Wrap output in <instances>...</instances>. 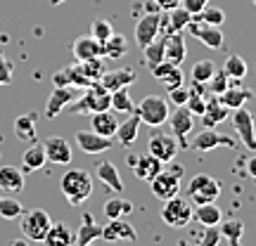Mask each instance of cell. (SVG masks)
Instances as JSON below:
<instances>
[{"label":"cell","instance_id":"obj_55","mask_svg":"<svg viewBox=\"0 0 256 246\" xmlns=\"http://www.w3.org/2000/svg\"><path fill=\"white\" fill-rule=\"evenodd\" d=\"M62 2H66V0H50V5H52V7H57V5H62Z\"/></svg>","mask_w":256,"mask_h":246},{"label":"cell","instance_id":"obj_24","mask_svg":"<svg viewBox=\"0 0 256 246\" xmlns=\"http://www.w3.org/2000/svg\"><path fill=\"white\" fill-rule=\"evenodd\" d=\"M230 109L228 107H223L218 100V95H214L209 102H206V107H204V114H202V126L204 128H216L218 123H223V121L228 119Z\"/></svg>","mask_w":256,"mask_h":246},{"label":"cell","instance_id":"obj_11","mask_svg":"<svg viewBox=\"0 0 256 246\" xmlns=\"http://www.w3.org/2000/svg\"><path fill=\"white\" fill-rule=\"evenodd\" d=\"M168 123H171L174 137L178 140L180 149H185L188 147V135L192 133V126H194V116L190 114L188 107H176L174 114H168Z\"/></svg>","mask_w":256,"mask_h":246},{"label":"cell","instance_id":"obj_56","mask_svg":"<svg viewBox=\"0 0 256 246\" xmlns=\"http://www.w3.org/2000/svg\"><path fill=\"white\" fill-rule=\"evenodd\" d=\"M252 2H254V5H256V0H252Z\"/></svg>","mask_w":256,"mask_h":246},{"label":"cell","instance_id":"obj_9","mask_svg":"<svg viewBox=\"0 0 256 246\" xmlns=\"http://www.w3.org/2000/svg\"><path fill=\"white\" fill-rule=\"evenodd\" d=\"M232 128L240 135L242 145L247 147L249 152H256V130H254V116L252 111H247L244 107L232 109Z\"/></svg>","mask_w":256,"mask_h":246},{"label":"cell","instance_id":"obj_52","mask_svg":"<svg viewBox=\"0 0 256 246\" xmlns=\"http://www.w3.org/2000/svg\"><path fill=\"white\" fill-rule=\"evenodd\" d=\"M247 173L256 180V154H254V156H249V161H247Z\"/></svg>","mask_w":256,"mask_h":246},{"label":"cell","instance_id":"obj_54","mask_svg":"<svg viewBox=\"0 0 256 246\" xmlns=\"http://www.w3.org/2000/svg\"><path fill=\"white\" fill-rule=\"evenodd\" d=\"M12 246H28V239L24 237V239H14V242H12Z\"/></svg>","mask_w":256,"mask_h":246},{"label":"cell","instance_id":"obj_53","mask_svg":"<svg viewBox=\"0 0 256 246\" xmlns=\"http://www.w3.org/2000/svg\"><path fill=\"white\" fill-rule=\"evenodd\" d=\"M168 171H171V173H174V175H178V178H183V173H185V168H183V166H180V164H174V166H171V168H168Z\"/></svg>","mask_w":256,"mask_h":246},{"label":"cell","instance_id":"obj_32","mask_svg":"<svg viewBox=\"0 0 256 246\" xmlns=\"http://www.w3.org/2000/svg\"><path fill=\"white\" fill-rule=\"evenodd\" d=\"M36 121H38L36 111H28L24 116L14 119V135L19 140H26V142H36Z\"/></svg>","mask_w":256,"mask_h":246},{"label":"cell","instance_id":"obj_18","mask_svg":"<svg viewBox=\"0 0 256 246\" xmlns=\"http://www.w3.org/2000/svg\"><path fill=\"white\" fill-rule=\"evenodd\" d=\"M102 239L104 242H116V239H126V242H138V232L136 228L126 223L124 218H116V220H110V225L102 228Z\"/></svg>","mask_w":256,"mask_h":246},{"label":"cell","instance_id":"obj_19","mask_svg":"<svg viewBox=\"0 0 256 246\" xmlns=\"http://www.w3.org/2000/svg\"><path fill=\"white\" fill-rule=\"evenodd\" d=\"M138 81V76L133 69H116V71H104L100 76V85L104 90H119V88H128Z\"/></svg>","mask_w":256,"mask_h":246},{"label":"cell","instance_id":"obj_33","mask_svg":"<svg viewBox=\"0 0 256 246\" xmlns=\"http://www.w3.org/2000/svg\"><path fill=\"white\" fill-rule=\"evenodd\" d=\"M128 52V38L124 33H112L104 43H102V57L107 59H119V57H126Z\"/></svg>","mask_w":256,"mask_h":246},{"label":"cell","instance_id":"obj_45","mask_svg":"<svg viewBox=\"0 0 256 246\" xmlns=\"http://www.w3.org/2000/svg\"><path fill=\"white\" fill-rule=\"evenodd\" d=\"M81 69H83V73H86V76H88V78H90L92 83L100 81V76H102L104 71H107L100 57H98V59H88V62H81Z\"/></svg>","mask_w":256,"mask_h":246},{"label":"cell","instance_id":"obj_12","mask_svg":"<svg viewBox=\"0 0 256 246\" xmlns=\"http://www.w3.org/2000/svg\"><path fill=\"white\" fill-rule=\"evenodd\" d=\"M188 31H190V33L197 38L200 43H204L206 47H211V50H220V47H223V43H226L218 26L204 24V21H200V19H194V17H192V21L188 24Z\"/></svg>","mask_w":256,"mask_h":246},{"label":"cell","instance_id":"obj_51","mask_svg":"<svg viewBox=\"0 0 256 246\" xmlns=\"http://www.w3.org/2000/svg\"><path fill=\"white\" fill-rule=\"evenodd\" d=\"M159 9H164V12H168V9H174L180 5V0H152Z\"/></svg>","mask_w":256,"mask_h":246},{"label":"cell","instance_id":"obj_42","mask_svg":"<svg viewBox=\"0 0 256 246\" xmlns=\"http://www.w3.org/2000/svg\"><path fill=\"white\" fill-rule=\"evenodd\" d=\"M194 19H200V21H204V24H211V26H220V24L226 21V12H223L220 7H211V5H206L200 14H194Z\"/></svg>","mask_w":256,"mask_h":246},{"label":"cell","instance_id":"obj_20","mask_svg":"<svg viewBox=\"0 0 256 246\" xmlns=\"http://www.w3.org/2000/svg\"><path fill=\"white\" fill-rule=\"evenodd\" d=\"M74 97H76V95H74L72 88H55L52 95L48 97L46 111H43L46 119H57V116H60V114H62V111L74 102Z\"/></svg>","mask_w":256,"mask_h":246},{"label":"cell","instance_id":"obj_22","mask_svg":"<svg viewBox=\"0 0 256 246\" xmlns=\"http://www.w3.org/2000/svg\"><path fill=\"white\" fill-rule=\"evenodd\" d=\"M185 57H188V47H185L183 33H168L164 38V59L176 64V66H180Z\"/></svg>","mask_w":256,"mask_h":246},{"label":"cell","instance_id":"obj_28","mask_svg":"<svg viewBox=\"0 0 256 246\" xmlns=\"http://www.w3.org/2000/svg\"><path fill=\"white\" fill-rule=\"evenodd\" d=\"M46 164H48V159H46V152H43L40 142H34L28 149H24V154H22V173L40 171Z\"/></svg>","mask_w":256,"mask_h":246},{"label":"cell","instance_id":"obj_31","mask_svg":"<svg viewBox=\"0 0 256 246\" xmlns=\"http://www.w3.org/2000/svg\"><path fill=\"white\" fill-rule=\"evenodd\" d=\"M192 218L197 220L200 225H204V228H214V225H218L220 220H223V213H220V209L216 206V201H211V204L194 206V209H192Z\"/></svg>","mask_w":256,"mask_h":246},{"label":"cell","instance_id":"obj_29","mask_svg":"<svg viewBox=\"0 0 256 246\" xmlns=\"http://www.w3.org/2000/svg\"><path fill=\"white\" fill-rule=\"evenodd\" d=\"M95 175H98V180H100L102 185H107L112 192L121 194V190H124V180H121L119 171H116V166L112 164V161H102V164L95 168Z\"/></svg>","mask_w":256,"mask_h":246},{"label":"cell","instance_id":"obj_21","mask_svg":"<svg viewBox=\"0 0 256 246\" xmlns=\"http://www.w3.org/2000/svg\"><path fill=\"white\" fill-rule=\"evenodd\" d=\"M43 244L46 246H74L76 244V232L66 223H52L50 230H48L46 239H43Z\"/></svg>","mask_w":256,"mask_h":246},{"label":"cell","instance_id":"obj_57","mask_svg":"<svg viewBox=\"0 0 256 246\" xmlns=\"http://www.w3.org/2000/svg\"><path fill=\"white\" fill-rule=\"evenodd\" d=\"M86 246H92V244H86Z\"/></svg>","mask_w":256,"mask_h":246},{"label":"cell","instance_id":"obj_16","mask_svg":"<svg viewBox=\"0 0 256 246\" xmlns=\"http://www.w3.org/2000/svg\"><path fill=\"white\" fill-rule=\"evenodd\" d=\"M72 52H74V57H76V62L98 59V57H102V43L98 38H92L90 33H88V36H78L74 40Z\"/></svg>","mask_w":256,"mask_h":246},{"label":"cell","instance_id":"obj_14","mask_svg":"<svg viewBox=\"0 0 256 246\" xmlns=\"http://www.w3.org/2000/svg\"><path fill=\"white\" fill-rule=\"evenodd\" d=\"M76 145L81 147L83 154H100V152H107V149L114 147V140L100 135L95 130H78L76 133Z\"/></svg>","mask_w":256,"mask_h":246},{"label":"cell","instance_id":"obj_43","mask_svg":"<svg viewBox=\"0 0 256 246\" xmlns=\"http://www.w3.org/2000/svg\"><path fill=\"white\" fill-rule=\"evenodd\" d=\"M112 33H114V26H112L107 19H92V24H90V36L92 38H98L100 43H104Z\"/></svg>","mask_w":256,"mask_h":246},{"label":"cell","instance_id":"obj_8","mask_svg":"<svg viewBox=\"0 0 256 246\" xmlns=\"http://www.w3.org/2000/svg\"><path fill=\"white\" fill-rule=\"evenodd\" d=\"M147 152L152 156H156L162 164H171L176 159V154L180 152V145L174 135H166V133H154L147 142Z\"/></svg>","mask_w":256,"mask_h":246},{"label":"cell","instance_id":"obj_25","mask_svg":"<svg viewBox=\"0 0 256 246\" xmlns=\"http://www.w3.org/2000/svg\"><path fill=\"white\" fill-rule=\"evenodd\" d=\"M162 168H164V164H162L156 156H152L150 152H147V154H142V156H138L136 159V164H133V173H136V178L150 183V180H152Z\"/></svg>","mask_w":256,"mask_h":246},{"label":"cell","instance_id":"obj_23","mask_svg":"<svg viewBox=\"0 0 256 246\" xmlns=\"http://www.w3.org/2000/svg\"><path fill=\"white\" fill-rule=\"evenodd\" d=\"M0 192H5V194L24 192V173H22V168L0 166Z\"/></svg>","mask_w":256,"mask_h":246},{"label":"cell","instance_id":"obj_34","mask_svg":"<svg viewBox=\"0 0 256 246\" xmlns=\"http://www.w3.org/2000/svg\"><path fill=\"white\" fill-rule=\"evenodd\" d=\"M218 100L223 107H228L230 111L232 109H240V107H244V102L252 100V90H247V88H232L230 85L226 92H220Z\"/></svg>","mask_w":256,"mask_h":246},{"label":"cell","instance_id":"obj_15","mask_svg":"<svg viewBox=\"0 0 256 246\" xmlns=\"http://www.w3.org/2000/svg\"><path fill=\"white\" fill-rule=\"evenodd\" d=\"M43 152H46L48 164H57V166H66L72 161V147L64 137H48L43 140Z\"/></svg>","mask_w":256,"mask_h":246},{"label":"cell","instance_id":"obj_5","mask_svg":"<svg viewBox=\"0 0 256 246\" xmlns=\"http://www.w3.org/2000/svg\"><path fill=\"white\" fill-rule=\"evenodd\" d=\"M188 197L190 201H194V206L200 204H211L220 197V183L209 173H200L194 175L188 185Z\"/></svg>","mask_w":256,"mask_h":246},{"label":"cell","instance_id":"obj_10","mask_svg":"<svg viewBox=\"0 0 256 246\" xmlns=\"http://www.w3.org/2000/svg\"><path fill=\"white\" fill-rule=\"evenodd\" d=\"M150 190H152V194H154L156 199H174V197H178L180 194V178L178 175H174L171 171H159V173L150 180Z\"/></svg>","mask_w":256,"mask_h":246},{"label":"cell","instance_id":"obj_48","mask_svg":"<svg viewBox=\"0 0 256 246\" xmlns=\"http://www.w3.org/2000/svg\"><path fill=\"white\" fill-rule=\"evenodd\" d=\"M52 83H55V88H72L69 66H66V69H62V71H55V73H52Z\"/></svg>","mask_w":256,"mask_h":246},{"label":"cell","instance_id":"obj_39","mask_svg":"<svg viewBox=\"0 0 256 246\" xmlns=\"http://www.w3.org/2000/svg\"><path fill=\"white\" fill-rule=\"evenodd\" d=\"M214 71H216V64L211 62V59H200V62L192 64V83H206L211 81V76H214Z\"/></svg>","mask_w":256,"mask_h":246},{"label":"cell","instance_id":"obj_4","mask_svg":"<svg viewBox=\"0 0 256 246\" xmlns=\"http://www.w3.org/2000/svg\"><path fill=\"white\" fill-rule=\"evenodd\" d=\"M19 228H22V235L28 239V242H43L48 235V230L52 225V218L50 213H46L43 209H34V211H24L19 216Z\"/></svg>","mask_w":256,"mask_h":246},{"label":"cell","instance_id":"obj_26","mask_svg":"<svg viewBox=\"0 0 256 246\" xmlns=\"http://www.w3.org/2000/svg\"><path fill=\"white\" fill-rule=\"evenodd\" d=\"M95 239H102V228L95 223L92 213H83L81 218V228L76 230V244L78 246H86V244H92Z\"/></svg>","mask_w":256,"mask_h":246},{"label":"cell","instance_id":"obj_37","mask_svg":"<svg viewBox=\"0 0 256 246\" xmlns=\"http://www.w3.org/2000/svg\"><path fill=\"white\" fill-rule=\"evenodd\" d=\"M220 237H226L230 242V246H240L242 244V235H244V225H242V220H220Z\"/></svg>","mask_w":256,"mask_h":246},{"label":"cell","instance_id":"obj_6","mask_svg":"<svg viewBox=\"0 0 256 246\" xmlns=\"http://www.w3.org/2000/svg\"><path fill=\"white\" fill-rule=\"evenodd\" d=\"M162 220L174 230H180V228H185V225H190V220H192L190 199H180V197L166 199L164 209H162Z\"/></svg>","mask_w":256,"mask_h":246},{"label":"cell","instance_id":"obj_3","mask_svg":"<svg viewBox=\"0 0 256 246\" xmlns=\"http://www.w3.org/2000/svg\"><path fill=\"white\" fill-rule=\"evenodd\" d=\"M136 114L140 116L142 123H147V126H152V128H159L168 121L171 109H168V102L162 95H147L145 100L136 107Z\"/></svg>","mask_w":256,"mask_h":246},{"label":"cell","instance_id":"obj_1","mask_svg":"<svg viewBox=\"0 0 256 246\" xmlns=\"http://www.w3.org/2000/svg\"><path fill=\"white\" fill-rule=\"evenodd\" d=\"M60 190H62V194L66 197V201H69L72 206H81L83 201L92 194L90 173L83 171V168H72V171H66V173L62 175V180H60Z\"/></svg>","mask_w":256,"mask_h":246},{"label":"cell","instance_id":"obj_35","mask_svg":"<svg viewBox=\"0 0 256 246\" xmlns=\"http://www.w3.org/2000/svg\"><path fill=\"white\" fill-rule=\"evenodd\" d=\"M128 213H133V204L121 197H112V199L104 201V216L107 220H116V218H124Z\"/></svg>","mask_w":256,"mask_h":246},{"label":"cell","instance_id":"obj_40","mask_svg":"<svg viewBox=\"0 0 256 246\" xmlns=\"http://www.w3.org/2000/svg\"><path fill=\"white\" fill-rule=\"evenodd\" d=\"M223 71L228 73L230 81H242L247 76V62L240 55H230L226 59V64H223Z\"/></svg>","mask_w":256,"mask_h":246},{"label":"cell","instance_id":"obj_2","mask_svg":"<svg viewBox=\"0 0 256 246\" xmlns=\"http://www.w3.org/2000/svg\"><path fill=\"white\" fill-rule=\"evenodd\" d=\"M69 111H86V114H95V111H104V109H112V95L110 90H104L100 85V81L90 83L86 92L81 95L78 102H72Z\"/></svg>","mask_w":256,"mask_h":246},{"label":"cell","instance_id":"obj_46","mask_svg":"<svg viewBox=\"0 0 256 246\" xmlns=\"http://www.w3.org/2000/svg\"><path fill=\"white\" fill-rule=\"evenodd\" d=\"M220 230L218 225H214V228H204V232H202L200 242H197V246H218L220 242Z\"/></svg>","mask_w":256,"mask_h":246},{"label":"cell","instance_id":"obj_47","mask_svg":"<svg viewBox=\"0 0 256 246\" xmlns=\"http://www.w3.org/2000/svg\"><path fill=\"white\" fill-rule=\"evenodd\" d=\"M14 78V66L5 55H0V88L2 85H10Z\"/></svg>","mask_w":256,"mask_h":246},{"label":"cell","instance_id":"obj_36","mask_svg":"<svg viewBox=\"0 0 256 246\" xmlns=\"http://www.w3.org/2000/svg\"><path fill=\"white\" fill-rule=\"evenodd\" d=\"M164 38L166 36H156L152 43H147L142 47V55H145V66L147 69H152L154 64L164 62Z\"/></svg>","mask_w":256,"mask_h":246},{"label":"cell","instance_id":"obj_41","mask_svg":"<svg viewBox=\"0 0 256 246\" xmlns=\"http://www.w3.org/2000/svg\"><path fill=\"white\" fill-rule=\"evenodd\" d=\"M112 95V109L114 111H121V114H130V111H136V104L130 100V92L128 88H119V90L110 92Z\"/></svg>","mask_w":256,"mask_h":246},{"label":"cell","instance_id":"obj_7","mask_svg":"<svg viewBox=\"0 0 256 246\" xmlns=\"http://www.w3.org/2000/svg\"><path fill=\"white\" fill-rule=\"evenodd\" d=\"M192 152H211V149H216V147H230V149H235V140L228 135H223L218 133L216 128H202L197 137L188 142Z\"/></svg>","mask_w":256,"mask_h":246},{"label":"cell","instance_id":"obj_49","mask_svg":"<svg viewBox=\"0 0 256 246\" xmlns=\"http://www.w3.org/2000/svg\"><path fill=\"white\" fill-rule=\"evenodd\" d=\"M168 100L174 102L176 107H185V102H188V90H185L183 85H178L174 90H168Z\"/></svg>","mask_w":256,"mask_h":246},{"label":"cell","instance_id":"obj_30","mask_svg":"<svg viewBox=\"0 0 256 246\" xmlns=\"http://www.w3.org/2000/svg\"><path fill=\"white\" fill-rule=\"evenodd\" d=\"M140 126H142L140 116H138L136 111H130V116H128L124 123H119V126H116V133H114V135L119 137V142L124 147H130L138 140V130H140Z\"/></svg>","mask_w":256,"mask_h":246},{"label":"cell","instance_id":"obj_50","mask_svg":"<svg viewBox=\"0 0 256 246\" xmlns=\"http://www.w3.org/2000/svg\"><path fill=\"white\" fill-rule=\"evenodd\" d=\"M180 5H183V7L190 12L192 17H194V14H200L202 9L209 5V0H180Z\"/></svg>","mask_w":256,"mask_h":246},{"label":"cell","instance_id":"obj_17","mask_svg":"<svg viewBox=\"0 0 256 246\" xmlns=\"http://www.w3.org/2000/svg\"><path fill=\"white\" fill-rule=\"evenodd\" d=\"M152 76H154L156 81H162L166 85V90H174V88H178V85H183V71H180V66H176V64L171 62H159L154 64L152 69Z\"/></svg>","mask_w":256,"mask_h":246},{"label":"cell","instance_id":"obj_13","mask_svg":"<svg viewBox=\"0 0 256 246\" xmlns=\"http://www.w3.org/2000/svg\"><path fill=\"white\" fill-rule=\"evenodd\" d=\"M159 28H162V14H159V9L142 14L136 24V43L140 47H145L147 43H152L159 36Z\"/></svg>","mask_w":256,"mask_h":246},{"label":"cell","instance_id":"obj_27","mask_svg":"<svg viewBox=\"0 0 256 246\" xmlns=\"http://www.w3.org/2000/svg\"><path fill=\"white\" fill-rule=\"evenodd\" d=\"M90 121H92V130L100 133V135H104V137H114L116 126H119V119H116V111L114 109L95 111Z\"/></svg>","mask_w":256,"mask_h":246},{"label":"cell","instance_id":"obj_38","mask_svg":"<svg viewBox=\"0 0 256 246\" xmlns=\"http://www.w3.org/2000/svg\"><path fill=\"white\" fill-rule=\"evenodd\" d=\"M24 213V206L19 204L14 197H10L5 192H0V218L5 220H14Z\"/></svg>","mask_w":256,"mask_h":246},{"label":"cell","instance_id":"obj_44","mask_svg":"<svg viewBox=\"0 0 256 246\" xmlns=\"http://www.w3.org/2000/svg\"><path fill=\"white\" fill-rule=\"evenodd\" d=\"M209 88H211V95H220V92H226L230 88V78H228V73L223 71V69H216L214 71V76H211V81H209Z\"/></svg>","mask_w":256,"mask_h":246}]
</instances>
